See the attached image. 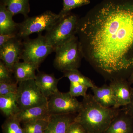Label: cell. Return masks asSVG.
Returning a JSON list of instances; mask_svg holds the SVG:
<instances>
[{"mask_svg":"<svg viewBox=\"0 0 133 133\" xmlns=\"http://www.w3.org/2000/svg\"><path fill=\"white\" fill-rule=\"evenodd\" d=\"M38 68L35 65L25 62L17 63L13 68V73L17 83L35 79L36 71Z\"/></svg>","mask_w":133,"mask_h":133,"instance_id":"2e32d148","label":"cell"},{"mask_svg":"<svg viewBox=\"0 0 133 133\" xmlns=\"http://www.w3.org/2000/svg\"><path fill=\"white\" fill-rule=\"evenodd\" d=\"M59 80L55 77L54 74L44 72H38L35 79L37 85L48 99L59 91L58 88Z\"/></svg>","mask_w":133,"mask_h":133,"instance_id":"7c38bea8","label":"cell"},{"mask_svg":"<svg viewBox=\"0 0 133 133\" xmlns=\"http://www.w3.org/2000/svg\"><path fill=\"white\" fill-rule=\"evenodd\" d=\"M14 116L23 124L35 120L49 119L50 115L47 104L20 110Z\"/></svg>","mask_w":133,"mask_h":133,"instance_id":"5bb4252c","label":"cell"},{"mask_svg":"<svg viewBox=\"0 0 133 133\" xmlns=\"http://www.w3.org/2000/svg\"><path fill=\"white\" fill-rule=\"evenodd\" d=\"M22 40L20 37H16L0 47L1 60L12 72L15 65L21 59L23 49Z\"/></svg>","mask_w":133,"mask_h":133,"instance_id":"9c48e42d","label":"cell"},{"mask_svg":"<svg viewBox=\"0 0 133 133\" xmlns=\"http://www.w3.org/2000/svg\"><path fill=\"white\" fill-rule=\"evenodd\" d=\"M111 88L116 105L114 108L118 109L125 107L131 102L132 88L127 79L120 78L110 81L109 85Z\"/></svg>","mask_w":133,"mask_h":133,"instance_id":"30bf717a","label":"cell"},{"mask_svg":"<svg viewBox=\"0 0 133 133\" xmlns=\"http://www.w3.org/2000/svg\"><path fill=\"white\" fill-rule=\"evenodd\" d=\"M30 0H1L8 9L14 15L21 14L24 17H28L30 11Z\"/></svg>","mask_w":133,"mask_h":133,"instance_id":"d6986e66","label":"cell"},{"mask_svg":"<svg viewBox=\"0 0 133 133\" xmlns=\"http://www.w3.org/2000/svg\"><path fill=\"white\" fill-rule=\"evenodd\" d=\"M90 0H63V7L59 15L64 16L70 13L72 10L90 4Z\"/></svg>","mask_w":133,"mask_h":133,"instance_id":"603a6c76","label":"cell"},{"mask_svg":"<svg viewBox=\"0 0 133 133\" xmlns=\"http://www.w3.org/2000/svg\"><path fill=\"white\" fill-rule=\"evenodd\" d=\"M17 81L0 82V95H5L11 93H16L18 87Z\"/></svg>","mask_w":133,"mask_h":133,"instance_id":"d4e9b609","label":"cell"},{"mask_svg":"<svg viewBox=\"0 0 133 133\" xmlns=\"http://www.w3.org/2000/svg\"><path fill=\"white\" fill-rule=\"evenodd\" d=\"M80 18L70 12L60 19L44 36L49 45L55 49L77 35Z\"/></svg>","mask_w":133,"mask_h":133,"instance_id":"277c9868","label":"cell"},{"mask_svg":"<svg viewBox=\"0 0 133 133\" xmlns=\"http://www.w3.org/2000/svg\"><path fill=\"white\" fill-rule=\"evenodd\" d=\"M16 95L20 110L48 104V99L37 85L35 79L19 83Z\"/></svg>","mask_w":133,"mask_h":133,"instance_id":"52a82bcc","label":"cell"},{"mask_svg":"<svg viewBox=\"0 0 133 133\" xmlns=\"http://www.w3.org/2000/svg\"><path fill=\"white\" fill-rule=\"evenodd\" d=\"M128 80L131 85H133V71L128 79Z\"/></svg>","mask_w":133,"mask_h":133,"instance_id":"f546056e","label":"cell"},{"mask_svg":"<svg viewBox=\"0 0 133 133\" xmlns=\"http://www.w3.org/2000/svg\"><path fill=\"white\" fill-rule=\"evenodd\" d=\"M17 37H19L17 32L9 34H0V47H2L5 43L10 40Z\"/></svg>","mask_w":133,"mask_h":133,"instance_id":"83f0119b","label":"cell"},{"mask_svg":"<svg viewBox=\"0 0 133 133\" xmlns=\"http://www.w3.org/2000/svg\"><path fill=\"white\" fill-rule=\"evenodd\" d=\"M49 119H39L23 123L24 133H44L49 124Z\"/></svg>","mask_w":133,"mask_h":133,"instance_id":"ffe728a7","label":"cell"},{"mask_svg":"<svg viewBox=\"0 0 133 133\" xmlns=\"http://www.w3.org/2000/svg\"><path fill=\"white\" fill-rule=\"evenodd\" d=\"M0 110L7 118L14 116L20 111L17 102L16 93L0 95Z\"/></svg>","mask_w":133,"mask_h":133,"instance_id":"ac0fdd59","label":"cell"},{"mask_svg":"<svg viewBox=\"0 0 133 133\" xmlns=\"http://www.w3.org/2000/svg\"><path fill=\"white\" fill-rule=\"evenodd\" d=\"M82 108L74 121L80 124L87 133H104L120 109L102 107L92 95L83 97Z\"/></svg>","mask_w":133,"mask_h":133,"instance_id":"7a4b0ae2","label":"cell"},{"mask_svg":"<svg viewBox=\"0 0 133 133\" xmlns=\"http://www.w3.org/2000/svg\"><path fill=\"white\" fill-rule=\"evenodd\" d=\"M14 15L0 3V34L18 32L19 23L13 19Z\"/></svg>","mask_w":133,"mask_h":133,"instance_id":"e0dca14e","label":"cell"},{"mask_svg":"<svg viewBox=\"0 0 133 133\" xmlns=\"http://www.w3.org/2000/svg\"><path fill=\"white\" fill-rule=\"evenodd\" d=\"M59 14L47 10L35 16L28 17L19 23L18 36L22 39L28 38L34 33L41 34L43 31H49L61 18Z\"/></svg>","mask_w":133,"mask_h":133,"instance_id":"5b68a950","label":"cell"},{"mask_svg":"<svg viewBox=\"0 0 133 133\" xmlns=\"http://www.w3.org/2000/svg\"><path fill=\"white\" fill-rule=\"evenodd\" d=\"M88 87L78 83L70 82V94L74 97L82 96L83 97L87 95Z\"/></svg>","mask_w":133,"mask_h":133,"instance_id":"cb8c5ba5","label":"cell"},{"mask_svg":"<svg viewBox=\"0 0 133 133\" xmlns=\"http://www.w3.org/2000/svg\"><path fill=\"white\" fill-rule=\"evenodd\" d=\"M104 133H133V117L120 109Z\"/></svg>","mask_w":133,"mask_h":133,"instance_id":"8fae6325","label":"cell"},{"mask_svg":"<svg viewBox=\"0 0 133 133\" xmlns=\"http://www.w3.org/2000/svg\"><path fill=\"white\" fill-rule=\"evenodd\" d=\"M53 65L62 72L78 69L83 58L78 37L74 36L55 49Z\"/></svg>","mask_w":133,"mask_h":133,"instance_id":"3957f363","label":"cell"},{"mask_svg":"<svg viewBox=\"0 0 133 133\" xmlns=\"http://www.w3.org/2000/svg\"><path fill=\"white\" fill-rule=\"evenodd\" d=\"M122 109L128 114L133 117V87L132 88L131 102L128 105L124 107Z\"/></svg>","mask_w":133,"mask_h":133,"instance_id":"f1b7e54d","label":"cell"},{"mask_svg":"<svg viewBox=\"0 0 133 133\" xmlns=\"http://www.w3.org/2000/svg\"><path fill=\"white\" fill-rule=\"evenodd\" d=\"M91 90L94 98L101 105L106 108H114L116 102L109 85L105 84L101 87L94 85Z\"/></svg>","mask_w":133,"mask_h":133,"instance_id":"9a60e30c","label":"cell"},{"mask_svg":"<svg viewBox=\"0 0 133 133\" xmlns=\"http://www.w3.org/2000/svg\"><path fill=\"white\" fill-rule=\"evenodd\" d=\"M63 73L64 77L67 78L70 82L82 84L88 88H91L95 85L90 79L83 75L78 69L66 71Z\"/></svg>","mask_w":133,"mask_h":133,"instance_id":"44dd1931","label":"cell"},{"mask_svg":"<svg viewBox=\"0 0 133 133\" xmlns=\"http://www.w3.org/2000/svg\"><path fill=\"white\" fill-rule=\"evenodd\" d=\"M82 107V102L72 97L70 93L59 91L48 99V107L50 115L78 113Z\"/></svg>","mask_w":133,"mask_h":133,"instance_id":"ba28073f","label":"cell"},{"mask_svg":"<svg viewBox=\"0 0 133 133\" xmlns=\"http://www.w3.org/2000/svg\"><path fill=\"white\" fill-rule=\"evenodd\" d=\"M55 51V48L48 44L44 36L39 34L34 39H24L21 59L38 68L46 57Z\"/></svg>","mask_w":133,"mask_h":133,"instance_id":"8992f818","label":"cell"},{"mask_svg":"<svg viewBox=\"0 0 133 133\" xmlns=\"http://www.w3.org/2000/svg\"><path fill=\"white\" fill-rule=\"evenodd\" d=\"M21 123L14 116L9 117L2 126L3 132V133H24Z\"/></svg>","mask_w":133,"mask_h":133,"instance_id":"7402d4cb","label":"cell"},{"mask_svg":"<svg viewBox=\"0 0 133 133\" xmlns=\"http://www.w3.org/2000/svg\"><path fill=\"white\" fill-rule=\"evenodd\" d=\"M67 133H87L80 124L74 121L69 126Z\"/></svg>","mask_w":133,"mask_h":133,"instance_id":"4316f807","label":"cell"},{"mask_svg":"<svg viewBox=\"0 0 133 133\" xmlns=\"http://www.w3.org/2000/svg\"><path fill=\"white\" fill-rule=\"evenodd\" d=\"M83 58L105 80L133 71V0H103L79 19Z\"/></svg>","mask_w":133,"mask_h":133,"instance_id":"6da1fadb","label":"cell"},{"mask_svg":"<svg viewBox=\"0 0 133 133\" xmlns=\"http://www.w3.org/2000/svg\"><path fill=\"white\" fill-rule=\"evenodd\" d=\"M10 70L1 60L0 62V82H11L14 81Z\"/></svg>","mask_w":133,"mask_h":133,"instance_id":"484cf974","label":"cell"},{"mask_svg":"<svg viewBox=\"0 0 133 133\" xmlns=\"http://www.w3.org/2000/svg\"><path fill=\"white\" fill-rule=\"evenodd\" d=\"M72 115H51L44 133H67L69 126L75 118Z\"/></svg>","mask_w":133,"mask_h":133,"instance_id":"4fadbf2b","label":"cell"}]
</instances>
